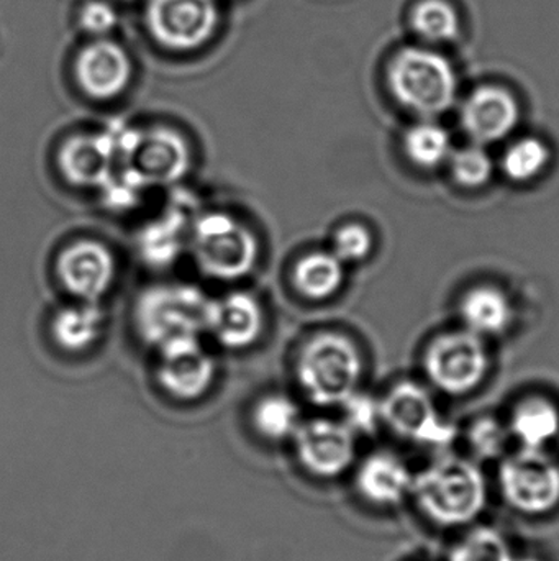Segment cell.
I'll use <instances>...</instances> for the list:
<instances>
[{
    "label": "cell",
    "instance_id": "17",
    "mask_svg": "<svg viewBox=\"0 0 559 561\" xmlns=\"http://www.w3.org/2000/svg\"><path fill=\"white\" fill-rule=\"evenodd\" d=\"M118 154L117 131L75 137L62 145L59 167L69 183L85 187L104 186L112 176V164Z\"/></svg>",
    "mask_w": 559,
    "mask_h": 561
},
{
    "label": "cell",
    "instance_id": "8",
    "mask_svg": "<svg viewBox=\"0 0 559 561\" xmlns=\"http://www.w3.org/2000/svg\"><path fill=\"white\" fill-rule=\"evenodd\" d=\"M144 23L163 48L193 51L212 38L219 9L216 0H148Z\"/></svg>",
    "mask_w": 559,
    "mask_h": 561
},
{
    "label": "cell",
    "instance_id": "18",
    "mask_svg": "<svg viewBox=\"0 0 559 561\" xmlns=\"http://www.w3.org/2000/svg\"><path fill=\"white\" fill-rule=\"evenodd\" d=\"M354 483L368 503L393 507L412 494L414 477L406 463L394 455L374 454L360 465Z\"/></svg>",
    "mask_w": 559,
    "mask_h": 561
},
{
    "label": "cell",
    "instance_id": "1",
    "mask_svg": "<svg viewBox=\"0 0 559 561\" xmlns=\"http://www.w3.org/2000/svg\"><path fill=\"white\" fill-rule=\"evenodd\" d=\"M412 496L427 519L442 527H463L485 511L488 486L478 465L446 457L414 477Z\"/></svg>",
    "mask_w": 559,
    "mask_h": 561
},
{
    "label": "cell",
    "instance_id": "6",
    "mask_svg": "<svg viewBox=\"0 0 559 561\" xmlns=\"http://www.w3.org/2000/svg\"><path fill=\"white\" fill-rule=\"evenodd\" d=\"M499 486L512 510L545 516L559 506V465L545 450L521 448L499 467Z\"/></svg>",
    "mask_w": 559,
    "mask_h": 561
},
{
    "label": "cell",
    "instance_id": "25",
    "mask_svg": "<svg viewBox=\"0 0 559 561\" xmlns=\"http://www.w3.org/2000/svg\"><path fill=\"white\" fill-rule=\"evenodd\" d=\"M404 150L416 167L435 170L449 163L453 154L452 138L442 125L426 122L414 125L404 137Z\"/></svg>",
    "mask_w": 559,
    "mask_h": 561
},
{
    "label": "cell",
    "instance_id": "20",
    "mask_svg": "<svg viewBox=\"0 0 559 561\" xmlns=\"http://www.w3.org/2000/svg\"><path fill=\"white\" fill-rule=\"evenodd\" d=\"M105 330V313L98 302H78L58 310L51 320V336L59 348L79 353L98 342Z\"/></svg>",
    "mask_w": 559,
    "mask_h": 561
},
{
    "label": "cell",
    "instance_id": "23",
    "mask_svg": "<svg viewBox=\"0 0 559 561\" xmlns=\"http://www.w3.org/2000/svg\"><path fill=\"white\" fill-rule=\"evenodd\" d=\"M301 411L284 394H268L256 402L252 411V424L256 434L265 440H292L302 424Z\"/></svg>",
    "mask_w": 559,
    "mask_h": 561
},
{
    "label": "cell",
    "instance_id": "19",
    "mask_svg": "<svg viewBox=\"0 0 559 561\" xmlns=\"http://www.w3.org/2000/svg\"><path fill=\"white\" fill-rule=\"evenodd\" d=\"M465 329L481 336L504 333L514 320V309L504 293L491 286H479L463 296L459 302Z\"/></svg>",
    "mask_w": 559,
    "mask_h": 561
},
{
    "label": "cell",
    "instance_id": "22",
    "mask_svg": "<svg viewBox=\"0 0 559 561\" xmlns=\"http://www.w3.org/2000/svg\"><path fill=\"white\" fill-rule=\"evenodd\" d=\"M294 287L308 300H327L343 286L345 263L334 252H312L295 263Z\"/></svg>",
    "mask_w": 559,
    "mask_h": 561
},
{
    "label": "cell",
    "instance_id": "12",
    "mask_svg": "<svg viewBox=\"0 0 559 561\" xmlns=\"http://www.w3.org/2000/svg\"><path fill=\"white\" fill-rule=\"evenodd\" d=\"M114 253L97 240H75L56 260V275L66 293L81 302H98L114 284Z\"/></svg>",
    "mask_w": 559,
    "mask_h": 561
},
{
    "label": "cell",
    "instance_id": "5",
    "mask_svg": "<svg viewBox=\"0 0 559 561\" xmlns=\"http://www.w3.org/2000/svg\"><path fill=\"white\" fill-rule=\"evenodd\" d=\"M396 101L423 118L445 114L456 98V76L443 56L426 49H404L389 68Z\"/></svg>",
    "mask_w": 559,
    "mask_h": 561
},
{
    "label": "cell",
    "instance_id": "13",
    "mask_svg": "<svg viewBox=\"0 0 559 561\" xmlns=\"http://www.w3.org/2000/svg\"><path fill=\"white\" fill-rule=\"evenodd\" d=\"M127 51L108 38H94L75 56L74 78L81 91L95 101H112L130 84Z\"/></svg>",
    "mask_w": 559,
    "mask_h": 561
},
{
    "label": "cell",
    "instance_id": "24",
    "mask_svg": "<svg viewBox=\"0 0 559 561\" xmlns=\"http://www.w3.org/2000/svg\"><path fill=\"white\" fill-rule=\"evenodd\" d=\"M186 216L183 210H171L166 217L150 224L141 233V253L153 266H166L173 262L186 239Z\"/></svg>",
    "mask_w": 559,
    "mask_h": 561
},
{
    "label": "cell",
    "instance_id": "26",
    "mask_svg": "<svg viewBox=\"0 0 559 561\" xmlns=\"http://www.w3.org/2000/svg\"><path fill=\"white\" fill-rule=\"evenodd\" d=\"M550 163V150L537 138H524L512 145L502 158V171L514 183H528L544 173Z\"/></svg>",
    "mask_w": 559,
    "mask_h": 561
},
{
    "label": "cell",
    "instance_id": "16",
    "mask_svg": "<svg viewBox=\"0 0 559 561\" xmlns=\"http://www.w3.org/2000/svg\"><path fill=\"white\" fill-rule=\"evenodd\" d=\"M128 160L148 186L174 183L189 170V147L176 131L154 128L140 134L137 148Z\"/></svg>",
    "mask_w": 559,
    "mask_h": 561
},
{
    "label": "cell",
    "instance_id": "31",
    "mask_svg": "<svg viewBox=\"0 0 559 561\" xmlns=\"http://www.w3.org/2000/svg\"><path fill=\"white\" fill-rule=\"evenodd\" d=\"M509 437H512L511 432L501 422L481 419L473 425L468 440L478 457L498 458L504 454Z\"/></svg>",
    "mask_w": 559,
    "mask_h": 561
},
{
    "label": "cell",
    "instance_id": "3",
    "mask_svg": "<svg viewBox=\"0 0 559 561\" xmlns=\"http://www.w3.org/2000/svg\"><path fill=\"white\" fill-rule=\"evenodd\" d=\"M210 302V297L190 284H158L138 297L135 327L156 350L174 340L200 339L207 333Z\"/></svg>",
    "mask_w": 559,
    "mask_h": 561
},
{
    "label": "cell",
    "instance_id": "33",
    "mask_svg": "<svg viewBox=\"0 0 559 561\" xmlns=\"http://www.w3.org/2000/svg\"><path fill=\"white\" fill-rule=\"evenodd\" d=\"M115 23H117V13L112 9L110 3L104 0H91L79 13V25L95 38H104L114 30Z\"/></svg>",
    "mask_w": 559,
    "mask_h": 561
},
{
    "label": "cell",
    "instance_id": "4",
    "mask_svg": "<svg viewBox=\"0 0 559 561\" xmlns=\"http://www.w3.org/2000/svg\"><path fill=\"white\" fill-rule=\"evenodd\" d=\"M190 250L200 272L212 279L245 278L258 262L255 233L226 213H203L189 230Z\"/></svg>",
    "mask_w": 559,
    "mask_h": 561
},
{
    "label": "cell",
    "instance_id": "11",
    "mask_svg": "<svg viewBox=\"0 0 559 561\" xmlns=\"http://www.w3.org/2000/svg\"><path fill=\"white\" fill-rule=\"evenodd\" d=\"M158 353V381L167 394L179 401H196L212 388L216 359L199 336L174 340L160 346Z\"/></svg>",
    "mask_w": 559,
    "mask_h": 561
},
{
    "label": "cell",
    "instance_id": "21",
    "mask_svg": "<svg viewBox=\"0 0 559 561\" xmlns=\"http://www.w3.org/2000/svg\"><path fill=\"white\" fill-rule=\"evenodd\" d=\"M509 432L527 450H545L559 435V411L547 399L531 398L515 408Z\"/></svg>",
    "mask_w": 559,
    "mask_h": 561
},
{
    "label": "cell",
    "instance_id": "32",
    "mask_svg": "<svg viewBox=\"0 0 559 561\" xmlns=\"http://www.w3.org/2000/svg\"><path fill=\"white\" fill-rule=\"evenodd\" d=\"M345 412V424L353 432H373L381 421L380 402L371 399L370 396L354 392L348 401L341 404Z\"/></svg>",
    "mask_w": 559,
    "mask_h": 561
},
{
    "label": "cell",
    "instance_id": "27",
    "mask_svg": "<svg viewBox=\"0 0 559 561\" xmlns=\"http://www.w3.org/2000/svg\"><path fill=\"white\" fill-rule=\"evenodd\" d=\"M414 28L430 42H449L458 35V15L443 0H423L414 10Z\"/></svg>",
    "mask_w": 559,
    "mask_h": 561
},
{
    "label": "cell",
    "instance_id": "29",
    "mask_svg": "<svg viewBox=\"0 0 559 561\" xmlns=\"http://www.w3.org/2000/svg\"><path fill=\"white\" fill-rule=\"evenodd\" d=\"M450 561H514L501 534L481 527L466 534L450 553Z\"/></svg>",
    "mask_w": 559,
    "mask_h": 561
},
{
    "label": "cell",
    "instance_id": "7",
    "mask_svg": "<svg viewBox=\"0 0 559 561\" xmlns=\"http://www.w3.org/2000/svg\"><path fill=\"white\" fill-rule=\"evenodd\" d=\"M423 366L439 391L458 398L475 391L485 381L489 353L485 340L465 329L433 340L427 348Z\"/></svg>",
    "mask_w": 559,
    "mask_h": 561
},
{
    "label": "cell",
    "instance_id": "15",
    "mask_svg": "<svg viewBox=\"0 0 559 561\" xmlns=\"http://www.w3.org/2000/svg\"><path fill=\"white\" fill-rule=\"evenodd\" d=\"M521 117L517 101L501 88H481L462 108V125L475 144H498L515 130Z\"/></svg>",
    "mask_w": 559,
    "mask_h": 561
},
{
    "label": "cell",
    "instance_id": "9",
    "mask_svg": "<svg viewBox=\"0 0 559 561\" xmlns=\"http://www.w3.org/2000/svg\"><path fill=\"white\" fill-rule=\"evenodd\" d=\"M381 421L400 438L427 445H446L455 428L443 421L429 392L416 382L394 386L380 402Z\"/></svg>",
    "mask_w": 559,
    "mask_h": 561
},
{
    "label": "cell",
    "instance_id": "14",
    "mask_svg": "<svg viewBox=\"0 0 559 561\" xmlns=\"http://www.w3.org/2000/svg\"><path fill=\"white\" fill-rule=\"evenodd\" d=\"M263 330L265 310L253 294L233 290L210 302L207 333L223 348H248L258 342Z\"/></svg>",
    "mask_w": 559,
    "mask_h": 561
},
{
    "label": "cell",
    "instance_id": "28",
    "mask_svg": "<svg viewBox=\"0 0 559 561\" xmlns=\"http://www.w3.org/2000/svg\"><path fill=\"white\" fill-rule=\"evenodd\" d=\"M453 180L466 190H479L491 181L494 161L482 145H471L455 151L450 158Z\"/></svg>",
    "mask_w": 559,
    "mask_h": 561
},
{
    "label": "cell",
    "instance_id": "10",
    "mask_svg": "<svg viewBox=\"0 0 559 561\" xmlns=\"http://www.w3.org/2000/svg\"><path fill=\"white\" fill-rule=\"evenodd\" d=\"M299 463L311 477L334 480L350 470L357 458L354 432L345 422L312 419L294 435Z\"/></svg>",
    "mask_w": 559,
    "mask_h": 561
},
{
    "label": "cell",
    "instance_id": "2",
    "mask_svg": "<svg viewBox=\"0 0 559 561\" xmlns=\"http://www.w3.org/2000/svg\"><path fill=\"white\" fill-rule=\"evenodd\" d=\"M363 376L360 350L348 336L322 332L311 336L295 358V378L308 401L321 408L341 405L358 391Z\"/></svg>",
    "mask_w": 559,
    "mask_h": 561
},
{
    "label": "cell",
    "instance_id": "30",
    "mask_svg": "<svg viewBox=\"0 0 559 561\" xmlns=\"http://www.w3.org/2000/svg\"><path fill=\"white\" fill-rule=\"evenodd\" d=\"M331 252L347 263L363 262L373 250L374 240L370 230L361 224H347L335 232Z\"/></svg>",
    "mask_w": 559,
    "mask_h": 561
}]
</instances>
